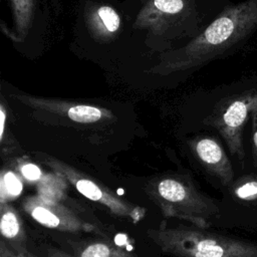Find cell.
<instances>
[{
    "mask_svg": "<svg viewBox=\"0 0 257 257\" xmlns=\"http://www.w3.org/2000/svg\"><path fill=\"white\" fill-rule=\"evenodd\" d=\"M257 29V0L227 6L184 46L163 53L149 72L169 75L195 69L239 44Z\"/></svg>",
    "mask_w": 257,
    "mask_h": 257,
    "instance_id": "6da1fadb",
    "label": "cell"
},
{
    "mask_svg": "<svg viewBox=\"0 0 257 257\" xmlns=\"http://www.w3.org/2000/svg\"><path fill=\"white\" fill-rule=\"evenodd\" d=\"M147 233L163 252L174 257H257L256 245L200 229H150Z\"/></svg>",
    "mask_w": 257,
    "mask_h": 257,
    "instance_id": "7a4b0ae2",
    "label": "cell"
},
{
    "mask_svg": "<svg viewBox=\"0 0 257 257\" xmlns=\"http://www.w3.org/2000/svg\"><path fill=\"white\" fill-rule=\"evenodd\" d=\"M147 194L166 217L186 220L201 229L210 225L219 213L218 206L180 176H166L152 181Z\"/></svg>",
    "mask_w": 257,
    "mask_h": 257,
    "instance_id": "3957f363",
    "label": "cell"
},
{
    "mask_svg": "<svg viewBox=\"0 0 257 257\" xmlns=\"http://www.w3.org/2000/svg\"><path fill=\"white\" fill-rule=\"evenodd\" d=\"M35 155L40 162L48 166L55 174L73 186L79 194L107 208L113 215L130 219L134 223L139 222L145 217L146 208L136 206L121 199L106 186L74 167L44 153H36Z\"/></svg>",
    "mask_w": 257,
    "mask_h": 257,
    "instance_id": "277c9868",
    "label": "cell"
},
{
    "mask_svg": "<svg viewBox=\"0 0 257 257\" xmlns=\"http://www.w3.org/2000/svg\"><path fill=\"white\" fill-rule=\"evenodd\" d=\"M257 109V90H248L220 101L205 119L217 128L231 154L240 161L244 159L243 132L248 119Z\"/></svg>",
    "mask_w": 257,
    "mask_h": 257,
    "instance_id": "5b68a950",
    "label": "cell"
},
{
    "mask_svg": "<svg viewBox=\"0 0 257 257\" xmlns=\"http://www.w3.org/2000/svg\"><path fill=\"white\" fill-rule=\"evenodd\" d=\"M197 19L193 0H147L133 27L158 37H174Z\"/></svg>",
    "mask_w": 257,
    "mask_h": 257,
    "instance_id": "8992f818",
    "label": "cell"
},
{
    "mask_svg": "<svg viewBox=\"0 0 257 257\" xmlns=\"http://www.w3.org/2000/svg\"><path fill=\"white\" fill-rule=\"evenodd\" d=\"M12 96L34 110L79 124L111 120L114 116L107 108L92 104L35 96L27 93H14Z\"/></svg>",
    "mask_w": 257,
    "mask_h": 257,
    "instance_id": "52a82bcc",
    "label": "cell"
},
{
    "mask_svg": "<svg viewBox=\"0 0 257 257\" xmlns=\"http://www.w3.org/2000/svg\"><path fill=\"white\" fill-rule=\"evenodd\" d=\"M24 211L43 227L62 232H90L93 225L85 222L66 206L41 195L29 196L23 203Z\"/></svg>",
    "mask_w": 257,
    "mask_h": 257,
    "instance_id": "ba28073f",
    "label": "cell"
},
{
    "mask_svg": "<svg viewBox=\"0 0 257 257\" xmlns=\"http://www.w3.org/2000/svg\"><path fill=\"white\" fill-rule=\"evenodd\" d=\"M190 148L203 167L217 177L223 185H230L234 172L224 149L212 137H197L190 141Z\"/></svg>",
    "mask_w": 257,
    "mask_h": 257,
    "instance_id": "9c48e42d",
    "label": "cell"
},
{
    "mask_svg": "<svg viewBox=\"0 0 257 257\" xmlns=\"http://www.w3.org/2000/svg\"><path fill=\"white\" fill-rule=\"evenodd\" d=\"M84 21L90 35L99 42L113 40L121 27V17L109 5L90 4L85 8Z\"/></svg>",
    "mask_w": 257,
    "mask_h": 257,
    "instance_id": "30bf717a",
    "label": "cell"
},
{
    "mask_svg": "<svg viewBox=\"0 0 257 257\" xmlns=\"http://www.w3.org/2000/svg\"><path fill=\"white\" fill-rule=\"evenodd\" d=\"M0 232L2 241L17 253H26V233L19 213L7 202L0 205Z\"/></svg>",
    "mask_w": 257,
    "mask_h": 257,
    "instance_id": "8fae6325",
    "label": "cell"
},
{
    "mask_svg": "<svg viewBox=\"0 0 257 257\" xmlns=\"http://www.w3.org/2000/svg\"><path fill=\"white\" fill-rule=\"evenodd\" d=\"M13 15V29L17 40H22L28 34L33 22L35 0H10Z\"/></svg>",
    "mask_w": 257,
    "mask_h": 257,
    "instance_id": "7c38bea8",
    "label": "cell"
},
{
    "mask_svg": "<svg viewBox=\"0 0 257 257\" xmlns=\"http://www.w3.org/2000/svg\"><path fill=\"white\" fill-rule=\"evenodd\" d=\"M78 257H137L131 252L104 241L86 243L78 253Z\"/></svg>",
    "mask_w": 257,
    "mask_h": 257,
    "instance_id": "4fadbf2b",
    "label": "cell"
},
{
    "mask_svg": "<svg viewBox=\"0 0 257 257\" xmlns=\"http://www.w3.org/2000/svg\"><path fill=\"white\" fill-rule=\"evenodd\" d=\"M1 187V202H5L6 199H12L20 195L22 191V183L17 175L7 170L3 171L0 179Z\"/></svg>",
    "mask_w": 257,
    "mask_h": 257,
    "instance_id": "5bb4252c",
    "label": "cell"
},
{
    "mask_svg": "<svg viewBox=\"0 0 257 257\" xmlns=\"http://www.w3.org/2000/svg\"><path fill=\"white\" fill-rule=\"evenodd\" d=\"M234 193L240 200H257V175H250L242 178L235 187Z\"/></svg>",
    "mask_w": 257,
    "mask_h": 257,
    "instance_id": "9a60e30c",
    "label": "cell"
},
{
    "mask_svg": "<svg viewBox=\"0 0 257 257\" xmlns=\"http://www.w3.org/2000/svg\"><path fill=\"white\" fill-rule=\"evenodd\" d=\"M18 168L22 177L29 182H38L43 178V174L40 168L36 166L34 163L20 161Z\"/></svg>",
    "mask_w": 257,
    "mask_h": 257,
    "instance_id": "2e32d148",
    "label": "cell"
},
{
    "mask_svg": "<svg viewBox=\"0 0 257 257\" xmlns=\"http://www.w3.org/2000/svg\"><path fill=\"white\" fill-rule=\"evenodd\" d=\"M251 143H252V153L255 165L257 166V109L253 112L251 116Z\"/></svg>",
    "mask_w": 257,
    "mask_h": 257,
    "instance_id": "e0dca14e",
    "label": "cell"
},
{
    "mask_svg": "<svg viewBox=\"0 0 257 257\" xmlns=\"http://www.w3.org/2000/svg\"><path fill=\"white\" fill-rule=\"evenodd\" d=\"M0 257H34L28 252L26 253H17L10 249L4 241H0Z\"/></svg>",
    "mask_w": 257,
    "mask_h": 257,
    "instance_id": "ac0fdd59",
    "label": "cell"
},
{
    "mask_svg": "<svg viewBox=\"0 0 257 257\" xmlns=\"http://www.w3.org/2000/svg\"><path fill=\"white\" fill-rule=\"evenodd\" d=\"M7 115H8V111L6 109V106H5L4 102H1V104H0V142H2L4 140Z\"/></svg>",
    "mask_w": 257,
    "mask_h": 257,
    "instance_id": "d6986e66",
    "label": "cell"
},
{
    "mask_svg": "<svg viewBox=\"0 0 257 257\" xmlns=\"http://www.w3.org/2000/svg\"><path fill=\"white\" fill-rule=\"evenodd\" d=\"M44 252L47 257H72L71 255L67 254L66 252L61 251V250L51 247V246H46L44 249Z\"/></svg>",
    "mask_w": 257,
    "mask_h": 257,
    "instance_id": "ffe728a7",
    "label": "cell"
},
{
    "mask_svg": "<svg viewBox=\"0 0 257 257\" xmlns=\"http://www.w3.org/2000/svg\"><path fill=\"white\" fill-rule=\"evenodd\" d=\"M143 1H145V2H146V1H147V0H143ZM145 2H144V3H145Z\"/></svg>",
    "mask_w": 257,
    "mask_h": 257,
    "instance_id": "44dd1931",
    "label": "cell"
}]
</instances>
